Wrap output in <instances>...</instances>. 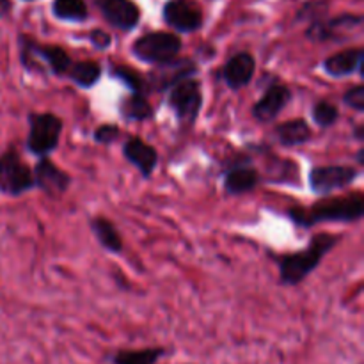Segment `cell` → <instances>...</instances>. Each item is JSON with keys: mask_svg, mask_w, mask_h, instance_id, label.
<instances>
[{"mask_svg": "<svg viewBox=\"0 0 364 364\" xmlns=\"http://www.w3.org/2000/svg\"><path fill=\"white\" fill-rule=\"evenodd\" d=\"M287 215L295 226L304 230L322 223L354 224L364 217V198L361 192H355L345 198L320 199L309 208H288Z\"/></svg>", "mask_w": 364, "mask_h": 364, "instance_id": "6da1fadb", "label": "cell"}, {"mask_svg": "<svg viewBox=\"0 0 364 364\" xmlns=\"http://www.w3.org/2000/svg\"><path fill=\"white\" fill-rule=\"evenodd\" d=\"M341 235L316 233L306 249L290 255H270L279 267V283L283 287H297L311 276L316 267L322 263L327 252L340 242Z\"/></svg>", "mask_w": 364, "mask_h": 364, "instance_id": "7a4b0ae2", "label": "cell"}, {"mask_svg": "<svg viewBox=\"0 0 364 364\" xmlns=\"http://www.w3.org/2000/svg\"><path fill=\"white\" fill-rule=\"evenodd\" d=\"M20 63L31 73H52L55 77H66L71 64L75 63L70 53L57 45H41L28 36L18 38Z\"/></svg>", "mask_w": 364, "mask_h": 364, "instance_id": "3957f363", "label": "cell"}, {"mask_svg": "<svg viewBox=\"0 0 364 364\" xmlns=\"http://www.w3.org/2000/svg\"><path fill=\"white\" fill-rule=\"evenodd\" d=\"M167 107L174 112L181 127H192L203 109L201 82L194 77L181 78L167 89Z\"/></svg>", "mask_w": 364, "mask_h": 364, "instance_id": "277c9868", "label": "cell"}, {"mask_svg": "<svg viewBox=\"0 0 364 364\" xmlns=\"http://www.w3.org/2000/svg\"><path fill=\"white\" fill-rule=\"evenodd\" d=\"M64 123L52 112L28 114V135L25 148L36 156H48L59 146Z\"/></svg>", "mask_w": 364, "mask_h": 364, "instance_id": "5b68a950", "label": "cell"}, {"mask_svg": "<svg viewBox=\"0 0 364 364\" xmlns=\"http://www.w3.org/2000/svg\"><path fill=\"white\" fill-rule=\"evenodd\" d=\"M181 50V39L171 32H148L141 36L132 45V53L135 59L151 66H160L176 59Z\"/></svg>", "mask_w": 364, "mask_h": 364, "instance_id": "8992f818", "label": "cell"}, {"mask_svg": "<svg viewBox=\"0 0 364 364\" xmlns=\"http://www.w3.org/2000/svg\"><path fill=\"white\" fill-rule=\"evenodd\" d=\"M34 188L36 183L32 169L21 160L16 148L9 146L0 155V194L18 198Z\"/></svg>", "mask_w": 364, "mask_h": 364, "instance_id": "52a82bcc", "label": "cell"}, {"mask_svg": "<svg viewBox=\"0 0 364 364\" xmlns=\"http://www.w3.org/2000/svg\"><path fill=\"white\" fill-rule=\"evenodd\" d=\"M361 171L352 166H316L309 171V188L316 196H329L333 192L350 187Z\"/></svg>", "mask_w": 364, "mask_h": 364, "instance_id": "ba28073f", "label": "cell"}, {"mask_svg": "<svg viewBox=\"0 0 364 364\" xmlns=\"http://www.w3.org/2000/svg\"><path fill=\"white\" fill-rule=\"evenodd\" d=\"M363 27L361 14H341L331 20H316L306 31V36L311 41H345L348 34Z\"/></svg>", "mask_w": 364, "mask_h": 364, "instance_id": "9c48e42d", "label": "cell"}, {"mask_svg": "<svg viewBox=\"0 0 364 364\" xmlns=\"http://www.w3.org/2000/svg\"><path fill=\"white\" fill-rule=\"evenodd\" d=\"M164 20L174 31L191 34L201 28L203 11L192 0H169L164 6Z\"/></svg>", "mask_w": 364, "mask_h": 364, "instance_id": "30bf717a", "label": "cell"}, {"mask_svg": "<svg viewBox=\"0 0 364 364\" xmlns=\"http://www.w3.org/2000/svg\"><path fill=\"white\" fill-rule=\"evenodd\" d=\"M291 98H294V95H291V89L288 85L274 82L265 89L262 98L252 105V116L259 123H272L290 105Z\"/></svg>", "mask_w": 364, "mask_h": 364, "instance_id": "8fae6325", "label": "cell"}, {"mask_svg": "<svg viewBox=\"0 0 364 364\" xmlns=\"http://www.w3.org/2000/svg\"><path fill=\"white\" fill-rule=\"evenodd\" d=\"M32 174H34L36 188L43 191L50 198H59L71 185L70 174L57 167V164H53L48 156H39Z\"/></svg>", "mask_w": 364, "mask_h": 364, "instance_id": "7c38bea8", "label": "cell"}, {"mask_svg": "<svg viewBox=\"0 0 364 364\" xmlns=\"http://www.w3.org/2000/svg\"><path fill=\"white\" fill-rule=\"evenodd\" d=\"M224 192L230 196H244L255 191L262 181V174L247 160H237L223 173Z\"/></svg>", "mask_w": 364, "mask_h": 364, "instance_id": "4fadbf2b", "label": "cell"}, {"mask_svg": "<svg viewBox=\"0 0 364 364\" xmlns=\"http://www.w3.org/2000/svg\"><path fill=\"white\" fill-rule=\"evenodd\" d=\"M103 18L119 31H134L141 20V9L132 0H96Z\"/></svg>", "mask_w": 364, "mask_h": 364, "instance_id": "5bb4252c", "label": "cell"}, {"mask_svg": "<svg viewBox=\"0 0 364 364\" xmlns=\"http://www.w3.org/2000/svg\"><path fill=\"white\" fill-rule=\"evenodd\" d=\"M198 71V66L192 59H173L166 64H160L155 66L151 78H149L148 85L149 89H155V91L164 92L171 87L173 84L180 82L181 78L194 77V73Z\"/></svg>", "mask_w": 364, "mask_h": 364, "instance_id": "9a60e30c", "label": "cell"}, {"mask_svg": "<svg viewBox=\"0 0 364 364\" xmlns=\"http://www.w3.org/2000/svg\"><path fill=\"white\" fill-rule=\"evenodd\" d=\"M255 71L256 59L252 57V53L238 52L228 59L223 71H220V77H223L224 84L228 87L233 89V91H238V89H244L251 84L252 77H255Z\"/></svg>", "mask_w": 364, "mask_h": 364, "instance_id": "2e32d148", "label": "cell"}, {"mask_svg": "<svg viewBox=\"0 0 364 364\" xmlns=\"http://www.w3.org/2000/svg\"><path fill=\"white\" fill-rule=\"evenodd\" d=\"M123 156L141 173L144 180L151 178L156 166H159V151L151 144L142 141L141 137H135V135L124 141Z\"/></svg>", "mask_w": 364, "mask_h": 364, "instance_id": "e0dca14e", "label": "cell"}, {"mask_svg": "<svg viewBox=\"0 0 364 364\" xmlns=\"http://www.w3.org/2000/svg\"><path fill=\"white\" fill-rule=\"evenodd\" d=\"M363 60L364 50L361 46H355V48L343 50V52H338L334 55L327 57L322 63V66L323 71L333 78H345L354 73L363 77Z\"/></svg>", "mask_w": 364, "mask_h": 364, "instance_id": "ac0fdd59", "label": "cell"}, {"mask_svg": "<svg viewBox=\"0 0 364 364\" xmlns=\"http://www.w3.org/2000/svg\"><path fill=\"white\" fill-rule=\"evenodd\" d=\"M311 128L304 119H290L284 123L276 124L274 128V137L284 148H295V146L306 144L311 141Z\"/></svg>", "mask_w": 364, "mask_h": 364, "instance_id": "d6986e66", "label": "cell"}, {"mask_svg": "<svg viewBox=\"0 0 364 364\" xmlns=\"http://www.w3.org/2000/svg\"><path fill=\"white\" fill-rule=\"evenodd\" d=\"M89 226H91V231L96 237V240L100 242V245L105 251L112 252V255H119L123 251V238H121L119 231L116 230V226L109 219L95 217V219H91Z\"/></svg>", "mask_w": 364, "mask_h": 364, "instance_id": "ffe728a7", "label": "cell"}, {"mask_svg": "<svg viewBox=\"0 0 364 364\" xmlns=\"http://www.w3.org/2000/svg\"><path fill=\"white\" fill-rule=\"evenodd\" d=\"M68 80L82 89H91L102 78V66L96 60H75L66 75Z\"/></svg>", "mask_w": 364, "mask_h": 364, "instance_id": "44dd1931", "label": "cell"}, {"mask_svg": "<svg viewBox=\"0 0 364 364\" xmlns=\"http://www.w3.org/2000/svg\"><path fill=\"white\" fill-rule=\"evenodd\" d=\"M167 350L164 347L137 348V350H117L109 358L110 364H156Z\"/></svg>", "mask_w": 364, "mask_h": 364, "instance_id": "7402d4cb", "label": "cell"}, {"mask_svg": "<svg viewBox=\"0 0 364 364\" xmlns=\"http://www.w3.org/2000/svg\"><path fill=\"white\" fill-rule=\"evenodd\" d=\"M121 117L127 121H148L153 117V107L148 96L141 92H132L123 103H121Z\"/></svg>", "mask_w": 364, "mask_h": 364, "instance_id": "603a6c76", "label": "cell"}, {"mask_svg": "<svg viewBox=\"0 0 364 364\" xmlns=\"http://www.w3.org/2000/svg\"><path fill=\"white\" fill-rule=\"evenodd\" d=\"M53 16L63 21L80 23L89 18L87 4L84 0H55L52 6Z\"/></svg>", "mask_w": 364, "mask_h": 364, "instance_id": "cb8c5ba5", "label": "cell"}, {"mask_svg": "<svg viewBox=\"0 0 364 364\" xmlns=\"http://www.w3.org/2000/svg\"><path fill=\"white\" fill-rule=\"evenodd\" d=\"M110 75H112L116 80H119L121 84L127 85L132 92L148 95L149 91L148 80H146L141 73H137L135 70H130L128 66H112L110 68Z\"/></svg>", "mask_w": 364, "mask_h": 364, "instance_id": "d4e9b609", "label": "cell"}, {"mask_svg": "<svg viewBox=\"0 0 364 364\" xmlns=\"http://www.w3.org/2000/svg\"><path fill=\"white\" fill-rule=\"evenodd\" d=\"M311 116L313 121L318 124L320 128H331L334 127L338 119H340V110L334 103L327 102V100H320L313 105L311 109Z\"/></svg>", "mask_w": 364, "mask_h": 364, "instance_id": "484cf974", "label": "cell"}, {"mask_svg": "<svg viewBox=\"0 0 364 364\" xmlns=\"http://www.w3.org/2000/svg\"><path fill=\"white\" fill-rule=\"evenodd\" d=\"M119 135H121V130L117 124L103 123L96 128L95 134H92V139H95V142H98V144L107 146V144H112V142H116L117 139H119Z\"/></svg>", "mask_w": 364, "mask_h": 364, "instance_id": "4316f807", "label": "cell"}, {"mask_svg": "<svg viewBox=\"0 0 364 364\" xmlns=\"http://www.w3.org/2000/svg\"><path fill=\"white\" fill-rule=\"evenodd\" d=\"M343 103L350 107V109H354L355 112H364V85L358 84L348 89L343 96Z\"/></svg>", "mask_w": 364, "mask_h": 364, "instance_id": "83f0119b", "label": "cell"}, {"mask_svg": "<svg viewBox=\"0 0 364 364\" xmlns=\"http://www.w3.org/2000/svg\"><path fill=\"white\" fill-rule=\"evenodd\" d=\"M89 41L95 46L96 50H107L112 45V38H110L109 32L102 31V28H95V31L89 34Z\"/></svg>", "mask_w": 364, "mask_h": 364, "instance_id": "f1b7e54d", "label": "cell"}, {"mask_svg": "<svg viewBox=\"0 0 364 364\" xmlns=\"http://www.w3.org/2000/svg\"><path fill=\"white\" fill-rule=\"evenodd\" d=\"M11 7H13L11 0H0V16L6 18L11 13Z\"/></svg>", "mask_w": 364, "mask_h": 364, "instance_id": "f546056e", "label": "cell"}, {"mask_svg": "<svg viewBox=\"0 0 364 364\" xmlns=\"http://www.w3.org/2000/svg\"><path fill=\"white\" fill-rule=\"evenodd\" d=\"M354 139H358L359 142L364 141V124H355V128H354Z\"/></svg>", "mask_w": 364, "mask_h": 364, "instance_id": "4dcf8cb0", "label": "cell"}, {"mask_svg": "<svg viewBox=\"0 0 364 364\" xmlns=\"http://www.w3.org/2000/svg\"><path fill=\"white\" fill-rule=\"evenodd\" d=\"M355 159H358V164H359V167H363L364 166V149L361 148L358 151V155H355Z\"/></svg>", "mask_w": 364, "mask_h": 364, "instance_id": "1f68e13d", "label": "cell"}]
</instances>
